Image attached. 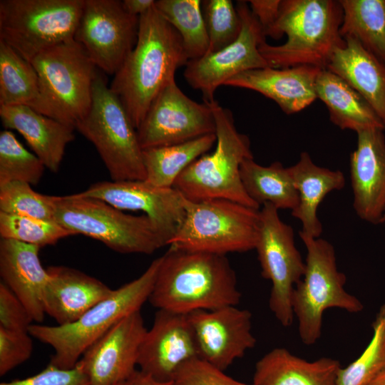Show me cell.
I'll return each mask as SVG.
<instances>
[{
  "mask_svg": "<svg viewBox=\"0 0 385 385\" xmlns=\"http://www.w3.org/2000/svg\"><path fill=\"white\" fill-rule=\"evenodd\" d=\"M317 98L327 106L329 120L342 130L358 132L381 128L382 122L364 98L344 79L322 69L316 81Z\"/></svg>",
  "mask_w": 385,
  "mask_h": 385,
  "instance_id": "83f0119b",
  "label": "cell"
},
{
  "mask_svg": "<svg viewBox=\"0 0 385 385\" xmlns=\"http://www.w3.org/2000/svg\"><path fill=\"white\" fill-rule=\"evenodd\" d=\"M281 1L250 0L247 1L252 13L262 27L265 36L278 17Z\"/></svg>",
  "mask_w": 385,
  "mask_h": 385,
  "instance_id": "7bdbcfd3",
  "label": "cell"
},
{
  "mask_svg": "<svg viewBox=\"0 0 385 385\" xmlns=\"http://www.w3.org/2000/svg\"><path fill=\"white\" fill-rule=\"evenodd\" d=\"M240 177L247 194L260 207L269 202L278 210L292 211L299 203L289 168L280 162L263 166L253 158L246 159L240 166Z\"/></svg>",
  "mask_w": 385,
  "mask_h": 385,
  "instance_id": "f1b7e54d",
  "label": "cell"
},
{
  "mask_svg": "<svg viewBox=\"0 0 385 385\" xmlns=\"http://www.w3.org/2000/svg\"><path fill=\"white\" fill-rule=\"evenodd\" d=\"M76 129L95 146L112 180H144L145 171L137 130L118 98L97 73L92 104Z\"/></svg>",
  "mask_w": 385,
  "mask_h": 385,
  "instance_id": "30bf717a",
  "label": "cell"
},
{
  "mask_svg": "<svg viewBox=\"0 0 385 385\" xmlns=\"http://www.w3.org/2000/svg\"><path fill=\"white\" fill-rule=\"evenodd\" d=\"M200 359L224 371L256 344L252 314L230 305L188 314Z\"/></svg>",
  "mask_w": 385,
  "mask_h": 385,
  "instance_id": "e0dca14e",
  "label": "cell"
},
{
  "mask_svg": "<svg viewBox=\"0 0 385 385\" xmlns=\"http://www.w3.org/2000/svg\"><path fill=\"white\" fill-rule=\"evenodd\" d=\"M0 118L7 130H15L34 154L53 173L58 171L75 127L48 117L24 105L0 106Z\"/></svg>",
  "mask_w": 385,
  "mask_h": 385,
  "instance_id": "cb8c5ba5",
  "label": "cell"
},
{
  "mask_svg": "<svg viewBox=\"0 0 385 385\" xmlns=\"http://www.w3.org/2000/svg\"><path fill=\"white\" fill-rule=\"evenodd\" d=\"M371 339L361 354L345 368H340L337 385H366L385 370V303L372 323Z\"/></svg>",
  "mask_w": 385,
  "mask_h": 385,
  "instance_id": "836d02e7",
  "label": "cell"
},
{
  "mask_svg": "<svg viewBox=\"0 0 385 385\" xmlns=\"http://www.w3.org/2000/svg\"><path fill=\"white\" fill-rule=\"evenodd\" d=\"M216 134L175 145L143 150L145 180L159 188H173L180 173L216 143Z\"/></svg>",
  "mask_w": 385,
  "mask_h": 385,
  "instance_id": "f546056e",
  "label": "cell"
},
{
  "mask_svg": "<svg viewBox=\"0 0 385 385\" xmlns=\"http://www.w3.org/2000/svg\"><path fill=\"white\" fill-rule=\"evenodd\" d=\"M147 330L140 311H137L118 321L91 345L78 361L90 385L125 382L136 371Z\"/></svg>",
  "mask_w": 385,
  "mask_h": 385,
  "instance_id": "2e32d148",
  "label": "cell"
},
{
  "mask_svg": "<svg viewBox=\"0 0 385 385\" xmlns=\"http://www.w3.org/2000/svg\"><path fill=\"white\" fill-rule=\"evenodd\" d=\"M172 385H253L237 381L207 361L196 358L183 364Z\"/></svg>",
  "mask_w": 385,
  "mask_h": 385,
  "instance_id": "f35d334b",
  "label": "cell"
},
{
  "mask_svg": "<svg viewBox=\"0 0 385 385\" xmlns=\"http://www.w3.org/2000/svg\"><path fill=\"white\" fill-rule=\"evenodd\" d=\"M33 342L29 332H14L0 327V375L2 376L29 359Z\"/></svg>",
  "mask_w": 385,
  "mask_h": 385,
  "instance_id": "ab89813d",
  "label": "cell"
},
{
  "mask_svg": "<svg viewBox=\"0 0 385 385\" xmlns=\"http://www.w3.org/2000/svg\"><path fill=\"white\" fill-rule=\"evenodd\" d=\"M45 168L42 161L28 151L11 130L1 131L0 185L13 181L37 185Z\"/></svg>",
  "mask_w": 385,
  "mask_h": 385,
  "instance_id": "e575fe53",
  "label": "cell"
},
{
  "mask_svg": "<svg viewBox=\"0 0 385 385\" xmlns=\"http://www.w3.org/2000/svg\"><path fill=\"white\" fill-rule=\"evenodd\" d=\"M39 96L38 76L32 63L0 40V106L35 109Z\"/></svg>",
  "mask_w": 385,
  "mask_h": 385,
  "instance_id": "1f68e13d",
  "label": "cell"
},
{
  "mask_svg": "<svg viewBox=\"0 0 385 385\" xmlns=\"http://www.w3.org/2000/svg\"><path fill=\"white\" fill-rule=\"evenodd\" d=\"M200 358L188 314L158 309L142 342L140 371L160 382H172L185 362Z\"/></svg>",
  "mask_w": 385,
  "mask_h": 385,
  "instance_id": "ac0fdd59",
  "label": "cell"
},
{
  "mask_svg": "<svg viewBox=\"0 0 385 385\" xmlns=\"http://www.w3.org/2000/svg\"><path fill=\"white\" fill-rule=\"evenodd\" d=\"M322 70L310 66H267L242 72L230 78L225 86L257 91L290 115L304 110L317 98L315 83Z\"/></svg>",
  "mask_w": 385,
  "mask_h": 385,
  "instance_id": "44dd1931",
  "label": "cell"
},
{
  "mask_svg": "<svg viewBox=\"0 0 385 385\" xmlns=\"http://www.w3.org/2000/svg\"><path fill=\"white\" fill-rule=\"evenodd\" d=\"M384 129L358 132L356 149L350 155L353 207L362 220L381 224L385 213Z\"/></svg>",
  "mask_w": 385,
  "mask_h": 385,
  "instance_id": "ffe728a7",
  "label": "cell"
},
{
  "mask_svg": "<svg viewBox=\"0 0 385 385\" xmlns=\"http://www.w3.org/2000/svg\"><path fill=\"white\" fill-rule=\"evenodd\" d=\"M255 250L262 276L272 282L270 309L282 326H291L294 317L292 294L304 274L305 262L295 246L292 227L280 219L278 209L269 202L260 210Z\"/></svg>",
  "mask_w": 385,
  "mask_h": 385,
  "instance_id": "7c38bea8",
  "label": "cell"
},
{
  "mask_svg": "<svg viewBox=\"0 0 385 385\" xmlns=\"http://www.w3.org/2000/svg\"><path fill=\"white\" fill-rule=\"evenodd\" d=\"M101 200L120 210L142 211L162 229L168 243L185 217V197L174 188L144 180L99 181L77 193Z\"/></svg>",
  "mask_w": 385,
  "mask_h": 385,
  "instance_id": "d6986e66",
  "label": "cell"
},
{
  "mask_svg": "<svg viewBox=\"0 0 385 385\" xmlns=\"http://www.w3.org/2000/svg\"><path fill=\"white\" fill-rule=\"evenodd\" d=\"M237 11L242 20L238 38L215 52L190 60L185 65L184 78L194 89L200 91L205 103L215 101L217 88L232 77L246 71L269 66L259 51L266 36L247 1H237Z\"/></svg>",
  "mask_w": 385,
  "mask_h": 385,
  "instance_id": "4fadbf2b",
  "label": "cell"
},
{
  "mask_svg": "<svg viewBox=\"0 0 385 385\" xmlns=\"http://www.w3.org/2000/svg\"><path fill=\"white\" fill-rule=\"evenodd\" d=\"M215 130L210 105L189 98L175 79L154 98L136 129L143 150L187 142Z\"/></svg>",
  "mask_w": 385,
  "mask_h": 385,
  "instance_id": "9a60e30c",
  "label": "cell"
},
{
  "mask_svg": "<svg viewBox=\"0 0 385 385\" xmlns=\"http://www.w3.org/2000/svg\"><path fill=\"white\" fill-rule=\"evenodd\" d=\"M40 247L20 241L1 238L0 274L3 282L15 294L33 321L41 323L46 312L45 289L49 275L41 264Z\"/></svg>",
  "mask_w": 385,
  "mask_h": 385,
  "instance_id": "7402d4cb",
  "label": "cell"
},
{
  "mask_svg": "<svg viewBox=\"0 0 385 385\" xmlns=\"http://www.w3.org/2000/svg\"><path fill=\"white\" fill-rule=\"evenodd\" d=\"M33 322L27 309L4 283H0V327L14 332H29Z\"/></svg>",
  "mask_w": 385,
  "mask_h": 385,
  "instance_id": "b9f144b4",
  "label": "cell"
},
{
  "mask_svg": "<svg viewBox=\"0 0 385 385\" xmlns=\"http://www.w3.org/2000/svg\"><path fill=\"white\" fill-rule=\"evenodd\" d=\"M31 185L13 181L0 185V212L56 222L54 196L34 190Z\"/></svg>",
  "mask_w": 385,
  "mask_h": 385,
  "instance_id": "8d00e7d4",
  "label": "cell"
},
{
  "mask_svg": "<svg viewBox=\"0 0 385 385\" xmlns=\"http://www.w3.org/2000/svg\"><path fill=\"white\" fill-rule=\"evenodd\" d=\"M188 61L180 36L155 5L139 17L136 43L109 86L136 129L154 98Z\"/></svg>",
  "mask_w": 385,
  "mask_h": 385,
  "instance_id": "6da1fadb",
  "label": "cell"
},
{
  "mask_svg": "<svg viewBox=\"0 0 385 385\" xmlns=\"http://www.w3.org/2000/svg\"><path fill=\"white\" fill-rule=\"evenodd\" d=\"M46 270L49 279L44 292V309L60 326L74 322L113 290L71 267L50 266Z\"/></svg>",
  "mask_w": 385,
  "mask_h": 385,
  "instance_id": "603a6c76",
  "label": "cell"
},
{
  "mask_svg": "<svg viewBox=\"0 0 385 385\" xmlns=\"http://www.w3.org/2000/svg\"><path fill=\"white\" fill-rule=\"evenodd\" d=\"M161 259L154 260L140 277L113 289L74 322L63 326L31 324V336L54 350L49 364L63 369L75 367L86 349L115 324L140 311L152 292Z\"/></svg>",
  "mask_w": 385,
  "mask_h": 385,
  "instance_id": "277c9868",
  "label": "cell"
},
{
  "mask_svg": "<svg viewBox=\"0 0 385 385\" xmlns=\"http://www.w3.org/2000/svg\"><path fill=\"white\" fill-rule=\"evenodd\" d=\"M125 385H172V382H160L149 375L136 370L135 372L125 382Z\"/></svg>",
  "mask_w": 385,
  "mask_h": 385,
  "instance_id": "f6af8a7d",
  "label": "cell"
},
{
  "mask_svg": "<svg viewBox=\"0 0 385 385\" xmlns=\"http://www.w3.org/2000/svg\"><path fill=\"white\" fill-rule=\"evenodd\" d=\"M138 24L122 1L85 0L74 39L96 67L114 75L136 43Z\"/></svg>",
  "mask_w": 385,
  "mask_h": 385,
  "instance_id": "5bb4252c",
  "label": "cell"
},
{
  "mask_svg": "<svg viewBox=\"0 0 385 385\" xmlns=\"http://www.w3.org/2000/svg\"><path fill=\"white\" fill-rule=\"evenodd\" d=\"M148 301L181 314L237 306L241 293L225 255L170 248L161 256Z\"/></svg>",
  "mask_w": 385,
  "mask_h": 385,
  "instance_id": "7a4b0ae2",
  "label": "cell"
},
{
  "mask_svg": "<svg viewBox=\"0 0 385 385\" xmlns=\"http://www.w3.org/2000/svg\"><path fill=\"white\" fill-rule=\"evenodd\" d=\"M366 385H385V370L379 374Z\"/></svg>",
  "mask_w": 385,
  "mask_h": 385,
  "instance_id": "bcb514c9",
  "label": "cell"
},
{
  "mask_svg": "<svg viewBox=\"0 0 385 385\" xmlns=\"http://www.w3.org/2000/svg\"><path fill=\"white\" fill-rule=\"evenodd\" d=\"M202 10L209 39L207 53L219 51L238 38L242 20L232 1H202Z\"/></svg>",
  "mask_w": 385,
  "mask_h": 385,
  "instance_id": "74e56055",
  "label": "cell"
},
{
  "mask_svg": "<svg viewBox=\"0 0 385 385\" xmlns=\"http://www.w3.org/2000/svg\"><path fill=\"white\" fill-rule=\"evenodd\" d=\"M85 0H1L0 40L29 61L74 38Z\"/></svg>",
  "mask_w": 385,
  "mask_h": 385,
  "instance_id": "8fae6325",
  "label": "cell"
},
{
  "mask_svg": "<svg viewBox=\"0 0 385 385\" xmlns=\"http://www.w3.org/2000/svg\"><path fill=\"white\" fill-rule=\"evenodd\" d=\"M299 235L307 250L306 267L302 279L294 287L292 306L298 320L302 342L312 345L321 337L326 309L339 308L349 313H359L364 305L345 290L346 277L338 270L332 245L301 231Z\"/></svg>",
  "mask_w": 385,
  "mask_h": 385,
  "instance_id": "9c48e42d",
  "label": "cell"
},
{
  "mask_svg": "<svg viewBox=\"0 0 385 385\" xmlns=\"http://www.w3.org/2000/svg\"><path fill=\"white\" fill-rule=\"evenodd\" d=\"M155 0H123L122 6L130 15L140 17L155 5Z\"/></svg>",
  "mask_w": 385,
  "mask_h": 385,
  "instance_id": "ee69618b",
  "label": "cell"
},
{
  "mask_svg": "<svg viewBox=\"0 0 385 385\" xmlns=\"http://www.w3.org/2000/svg\"><path fill=\"white\" fill-rule=\"evenodd\" d=\"M334 53L326 69L338 75L369 103L385 127V64L352 38Z\"/></svg>",
  "mask_w": 385,
  "mask_h": 385,
  "instance_id": "d4e9b609",
  "label": "cell"
},
{
  "mask_svg": "<svg viewBox=\"0 0 385 385\" xmlns=\"http://www.w3.org/2000/svg\"><path fill=\"white\" fill-rule=\"evenodd\" d=\"M384 222H385V213H384V217H383V218L381 220V223H384Z\"/></svg>",
  "mask_w": 385,
  "mask_h": 385,
  "instance_id": "7dc6e473",
  "label": "cell"
},
{
  "mask_svg": "<svg viewBox=\"0 0 385 385\" xmlns=\"http://www.w3.org/2000/svg\"><path fill=\"white\" fill-rule=\"evenodd\" d=\"M0 235L41 248L75 235L56 222L0 212Z\"/></svg>",
  "mask_w": 385,
  "mask_h": 385,
  "instance_id": "d590c367",
  "label": "cell"
},
{
  "mask_svg": "<svg viewBox=\"0 0 385 385\" xmlns=\"http://www.w3.org/2000/svg\"><path fill=\"white\" fill-rule=\"evenodd\" d=\"M116 385H125V382L124 383H120V384H118Z\"/></svg>",
  "mask_w": 385,
  "mask_h": 385,
  "instance_id": "c3c4849f",
  "label": "cell"
},
{
  "mask_svg": "<svg viewBox=\"0 0 385 385\" xmlns=\"http://www.w3.org/2000/svg\"><path fill=\"white\" fill-rule=\"evenodd\" d=\"M209 104L215 121V149L187 167L173 188L190 201L224 199L259 210L260 207L247 194L240 177L242 162L253 158L250 139L237 130L232 111L217 101Z\"/></svg>",
  "mask_w": 385,
  "mask_h": 385,
  "instance_id": "5b68a950",
  "label": "cell"
},
{
  "mask_svg": "<svg viewBox=\"0 0 385 385\" xmlns=\"http://www.w3.org/2000/svg\"><path fill=\"white\" fill-rule=\"evenodd\" d=\"M54 206L56 222L115 252L150 255L168 245L162 229L145 215H128L101 200L77 193L54 196Z\"/></svg>",
  "mask_w": 385,
  "mask_h": 385,
  "instance_id": "8992f818",
  "label": "cell"
},
{
  "mask_svg": "<svg viewBox=\"0 0 385 385\" xmlns=\"http://www.w3.org/2000/svg\"><path fill=\"white\" fill-rule=\"evenodd\" d=\"M0 385H90V382L78 363L70 369H60L48 364L37 374L24 379L2 382Z\"/></svg>",
  "mask_w": 385,
  "mask_h": 385,
  "instance_id": "60d3db41",
  "label": "cell"
},
{
  "mask_svg": "<svg viewBox=\"0 0 385 385\" xmlns=\"http://www.w3.org/2000/svg\"><path fill=\"white\" fill-rule=\"evenodd\" d=\"M31 63L40 88L34 110L76 128L89 112L98 73L84 48L73 38L42 51Z\"/></svg>",
  "mask_w": 385,
  "mask_h": 385,
  "instance_id": "52a82bcc",
  "label": "cell"
},
{
  "mask_svg": "<svg viewBox=\"0 0 385 385\" xmlns=\"http://www.w3.org/2000/svg\"><path fill=\"white\" fill-rule=\"evenodd\" d=\"M343 10L335 0H282L278 17L266 36L287 41H264L259 51L270 67L310 66L326 69L337 49L345 45L340 34Z\"/></svg>",
  "mask_w": 385,
  "mask_h": 385,
  "instance_id": "3957f363",
  "label": "cell"
},
{
  "mask_svg": "<svg viewBox=\"0 0 385 385\" xmlns=\"http://www.w3.org/2000/svg\"><path fill=\"white\" fill-rule=\"evenodd\" d=\"M289 168L299 195L292 215L301 222L302 232L319 238L322 225L317 217L318 207L328 193L344 188V175L340 170L317 165L307 152L301 153L299 161Z\"/></svg>",
  "mask_w": 385,
  "mask_h": 385,
  "instance_id": "4316f807",
  "label": "cell"
},
{
  "mask_svg": "<svg viewBox=\"0 0 385 385\" xmlns=\"http://www.w3.org/2000/svg\"><path fill=\"white\" fill-rule=\"evenodd\" d=\"M340 34L352 38L385 64V0H339Z\"/></svg>",
  "mask_w": 385,
  "mask_h": 385,
  "instance_id": "4dcf8cb0",
  "label": "cell"
},
{
  "mask_svg": "<svg viewBox=\"0 0 385 385\" xmlns=\"http://www.w3.org/2000/svg\"><path fill=\"white\" fill-rule=\"evenodd\" d=\"M185 217L170 248L225 255L255 249L260 210L236 202L185 198Z\"/></svg>",
  "mask_w": 385,
  "mask_h": 385,
  "instance_id": "ba28073f",
  "label": "cell"
},
{
  "mask_svg": "<svg viewBox=\"0 0 385 385\" xmlns=\"http://www.w3.org/2000/svg\"><path fill=\"white\" fill-rule=\"evenodd\" d=\"M155 8L180 36L190 60L205 56L209 39L200 0H157Z\"/></svg>",
  "mask_w": 385,
  "mask_h": 385,
  "instance_id": "d6a6232c",
  "label": "cell"
},
{
  "mask_svg": "<svg viewBox=\"0 0 385 385\" xmlns=\"http://www.w3.org/2000/svg\"><path fill=\"white\" fill-rule=\"evenodd\" d=\"M338 360L322 357L313 361L284 347L265 354L255 364L253 385H337Z\"/></svg>",
  "mask_w": 385,
  "mask_h": 385,
  "instance_id": "484cf974",
  "label": "cell"
}]
</instances>
